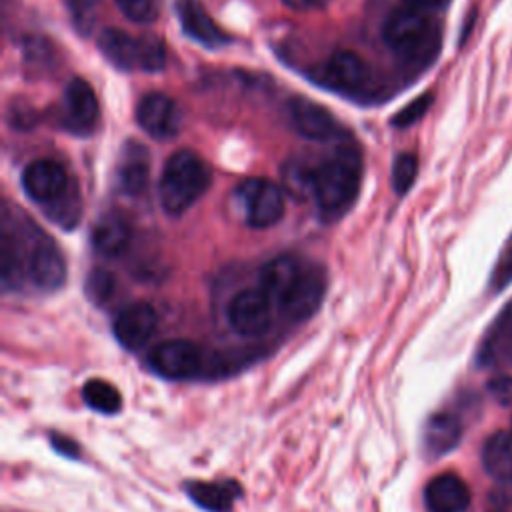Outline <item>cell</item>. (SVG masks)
<instances>
[{"instance_id":"obj_1","label":"cell","mask_w":512,"mask_h":512,"mask_svg":"<svg viewBox=\"0 0 512 512\" xmlns=\"http://www.w3.org/2000/svg\"><path fill=\"white\" fill-rule=\"evenodd\" d=\"M312 200L324 220L342 218L354 204L362 182V154L352 144H338L312 164Z\"/></svg>"},{"instance_id":"obj_2","label":"cell","mask_w":512,"mask_h":512,"mask_svg":"<svg viewBox=\"0 0 512 512\" xmlns=\"http://www.w3.org/2000/svg\"><path fill=\"white\" fill-rule=\"evenodd\" d=\"M386 46L404 62L430 64L440 50V24L422 8H398L388 14L382 26Z\"/></svg>"},{"instance_id":"obj_3","label":"cell","mask_w":512,"mask_h":512,"mask_svg":"<svg viewBox=\"0 0 512 512\" xmlns=\"http://www.w3.org/2000/svg\"><path fill=\"white\" fill-rule=\"evenodd\" d=\"M210 186L208 164L192 150H180L164 164L158 194L160 204L170 216L186 212Z\"/></svg>"},{"instance_id":"obj_4","label":"cell","mask_w":512,"mask_h":512,"mask_svg":"<svg viewBox=\"0 0 512 512\" xmlns=\"http://www.w3.org/2000/svg\"><path fill=\"white\" fill-rule=\"evenodd\" d=\"M98 48L116 68L132 72H160L166 66V46L158 36H130L124 30L106 28L98 36Z\"/></svg>"},{"instance_id":"obj_5","label":"cell","mask_w":512,"mask_h":512,"mask_svg":"<svg viewBox=\"0 0 512 512\" xmlns=\"http://www.w3.org/2000/svg\"><path fill=\"white\" fill-rule=\"evenodd\" d=\"M236 200L252 228H268L284 214V192L266 178H248L236 188Z\"/></svg>"},{"instance_id":"obj_6","label":"cell","mask_w":512,"mask_h":512,"mask_svg":"<svg viewBox=\"0 0 512 512\" xmlns=\"http://www.w3.org/2000/svg\"><path fill=\"white\" fill-rule=\"evenodd\" d=\"M326 294V272L318 264H306L278 300L280 312L294 322L308 320L322 304Z\"/></svg>"},{"instance_id":"obj_7","label":"cell","mask_w":512,"mask_h":512,"mask_svg":"<svg viewBox=\"0 0 512 512\" xmlns=\"http://www.w3.org/2000/svg\"><path fill=\"white\" fill-rule=\"evenodd\" d=\"M74 180L68 176L66 168L50 158H38L30 162L22 172V188L30 200H34L42 210L60 202Z\"/></svg>"},{"instance_id":"obj_8","label":"cell","mask_w":512,"mask_h":512,"mask_svg":"<svg viewBox=\"0 0 512 512\" xmlns=\"http://www.w3.org/2000/svg\"><path fill=\"white\" fill-rule=\"evenodd\" d=\"M148 366L168 380H190L202 372L204 350L190 340H166L148 354Z\"/></svg>"},{"instance_id":"obj_9","label":"cell","mask_w":512,"mask_h":512,"mask_svg":"<svg viewBox=\"0 0 512 512\" xmlns=\"http://www.w3.org/2000/svg\"><path fill=\"white\" fill-rule=\"evenodd\" d=\"M232 330L246 338H256L270 328L272 300L262 288L240 290L226 310Z\"/></svg>"},{"instance_id":"obj_10","label":"cell","mask_w":512,"mask_h":512,"mask_svg":"<svg viewBox=\"0 0 512 512\" xmlns=\"http://www.w3.org/2000/svg\"><path fill=\"white\" fill-rule=\"evenodd\" d=\"M98 120V100L92 86L82 78H72L62 96V124L66 130L88 136Z\"/></svg>"},{"instance_id":"obj_11","label":"cell","mask_w":512,"mask_h":512,"mask_svg":"<svg viewBox=\"0 0 512 512\" xmlns=\"http://www.w3.org/2000/svg\"><path fill=\"white\" fill-rule=\"evenodd\" d=\"M370 70L366 62L352 50H338L326 62H322L314 74V80L340 92H352L366 84Z\"/></svg>"},{"instance_id":"obj_12","label":"cell","mask_w":512,"mask_h":512,"mask_svg":"<svg viewBox=\"0 0 512 512\" xmlns=\"http://www.w3.org/2000/svg\"><path fill=\"white\" fill-rule=\"evenodd\" d=\"M136 120L140 128L156 140H168L180 130L178 106L162 92H150L140 98L136 106Z\"/></svg>"},{"instance_id":"obj_13","label":"cell","mask_w":512,"mask_h":512,"mask_svg":"<svg viewBox=\"0 0 512 512\" xmlns=\"http://www.w3.org/2000/svg\"><path fill=\"white\" fill-rule=\"evenodd\" d=\"M26 278L32 286H36L42 292L58 290L64 284V278H66L64 258L58 246L54 244V240L44 232L40 234L34 246V252L30 256Z\"/></svg>"},{"instance_id":"obj_14","label":"cell","mask_w":512,"mask_h":512,"mask_svg":"<svg viewBox=\"0 0 512 512\" xmlns=\"http://www.w3.org/2000/svg\"><path fill=\"white\" fill-rule=\"evenodd\" d=\"M158 314L148 302H134L114 318V336L126 350H140L154 336Z\"/></svg>"},{"instance_id":"obj_15","label":"cell","mask_w":512,"mask_h":512,"mask_svg":"<svg viewBox=\"0 0 512 512\" xmlns=\"http://www.w3.org/2000/svg\"><path fill=\"white\" fill-rule=\"evenodd\" d=\"M288 116L298 134L310 140H328L338 134L336 118L314 100L296 96L288 102Z\"/></svg>"},{"instance_id":"obj_16","label":"cell","mask_w":512,"mask_h":512,"mask_svg":"<svg viewBox=\"0 0 512 512\" xmlns=\"http://www.w3.org/2000/svg\"><path fill=\"white\" fill-rule=\"evenodd\" d=\"M150 174L148 150L134 140H128L116 162V184L122 194L138 196L146 190Z\"/></svg>"},{"instance_id":"obj_17","label":"cell","mask_w":512,"mask_h":512,"mask_svg":"<svg viewBox=\"0 0 512 512\" xmlns=\"http://www.w3.org/2000/svg\"><path fill=\"white\" fill-rule=\"evenodd\" d=\"M470 498L468 484L452 472L434 476L424 490V502L430 512H466Z\"/></svg>"},{"instance_id":"obj_18","label":"cell","mask_w":512,"mask_h":512,"mask_svg":"<svg viewBox=\"0 0 512 512\" xmlns=\"http://www.w3.org/2000/svg\"><path fill=\"white\" fill-rule=\"evenodd\" d=\"M132 240L128 220L118 212H104L92 228V246L104 258H118Z\"/></svg>"},{"instance_id":"obj_19","label":"cell","mask_w":512,"mask_h":512,"mask_svg":"<svg viewBox=\"0 0 512 512\" xmlns=\"http://www.w3.org/2000/svg\"><path fill=\"white\" fill-rule=\"evenodd\" d=\"M176 12L184 32L196 42L216 48L226 44V34L214 24V20L204 12L198 0H176Z\"/></svg>"},{"instance_id":"obj_20","label":"cell","mask_w":512,"mask_h":512,"mask_svg":"<svg viewBox=\"0 0 512 512\" xmlns=\"http://www.w3.org/2000/svg\"><path fill=\"white\" fill-rule=\"evenodd\" d=\"M462 438V426L456 416L440 412L428 418L424 426V450L428 456L438 458L452 452Z\"/></svg>"},{"instance_id":"obj_21","label":"cell","mask_w":512,"mask_h":512,"mask_svg":"<svg viewBox=\"0 0 512 512\" xmlns=\"http://www.w3.org/2000/svg\"><path fill=\"white\" fill-rule=\"evenodd\" d=\"M304 260L292 256V254H282L272 258L262 270H260V286L268 298L272 300V304L284 296V292L290 288V284L294 282V278L298 276V272L302 270Z\"/></svg>"},{"instance_id":"obj_22","label":"cell","mask_w":512,"mask_h":512,"mask_svg":"<svg viewBox=\"0 0 512 512\" xmlns=\"http://www.w3.org/2000/svg\"><path fill=\"white\" fill-rule=\"evenodd\" d=\"M482 464L494 482L512 480V432H494L484 442Z\"/></svg>"},{"instance_id":"obj_23","label":"cell","mask_w":512,"mask_h":512,"mask_svg":"<svg viewBox=\"0 0 512 512\" xmlns=\"http://www.w3.org/2000/svg\"><path fill=\"white\" fill-rule=\"evenodd\" d=\"M190 498L204 510L228 512L232 502L238 498L240 488L236 482H192L188 486Z\"/></svg>"},{"instance_id":"obj_24","label":"cell","mask_w":512,"mask_h":512,"mask_svg":"<svg viewBox=\"0 0 512 512\" xmlns=\"http://www.w3.org/2000/svg\"><path fill=\"white\" fill-rule=\"evenodd\" d=\"M482 358L486 362H508L512 364V302L502 310L492 330L488 332L486 344L482 348Z\"/></svg>"},{"instance_id":"obj_25","label":"cell","mask_w":512,"mask_h":512,"mask_svg":"<svg viewBox=\"0 0 512 512\" xmlns=\"http://www.w3.org/2000/svg\"><path fill=\"white\" fill-rule=\"evenodd\" d=\"M82 398L92 410L100 414L112 416L122 408V396L118 388L100 378H92L82 386Z\"/></svg>"},{"instance_id":"obj_26","label":"cell","mask_w":512,"mask_h":512,"mask_svg":"<svg viewBox=\"0 0 512 512\" xmlns=\"http://www.w3.org/2000/svg\"><path fill=\"white\" fill-rule=\"evenodd\" d=\"M312 174H314V166L308 160L304 158L290 160L282 170L286 192L296 200L312 198Z\"/></svg>"},{"instance_id":"obj_27","label":"cell","mask_w":512,"mask_h":512,"mask_svg":"<svg viewBox=\"0 0 512 512\" xmlns=\"http://www.w3.org/2000/svg\"><path fill=\"white\" fill-rule=\"evenodd\" d=\"M418 174V158L410 152H404L396 156L392 166V186L398 194H404L410 190Z\"/></svg>"},{"instance_id":"obj_28","label":"cell","mask_w":512,"mask_h":512,"mask_svg":"<svg viewBox=\"0 0 512 512\" xmlns=\"http://www.w3.org/2000/svg\"><path fill=\"white\" fill-rule=\"evenodd\" d=\"M124 18L136 24H148L158 18L160 4L158 0H114Z\"/></svg>"},{"instance_id":"obj_29","label":"cell","mask_w":512,"mask_h":512,"mask_svg":"<svg viewBox=\"0 0 512 512\" xmlns=\"http://www.w3.org/2000/svg\"><path fill=\"white\" fill-rule=\"evenodd\" d=\"M86 294L92 302L96 304H104L112 294H114V288H116V280L114 276L104 270V268H94L88 276H86Z\"/></svg>"},{"instance_id":"obj_30","label":"cell","mask_w":512,"mask_h":512,"mask_svg":"<svg viewBox=\"0 0 512 512\" xmlns=\"http://www.w3.org/2000/svg\"><path fill=\"white\" fill-rule=\"evenodd\" d=\"M432 100H434V96H432L430 92L418 96L416 100H412L410 104H406L400 112H396V114L392 116V124H394V126H400V128H406V126L418 122V120L428 112Z\"/></svg>"},{"instance_id":"obj_31","label":"cell","mask_w":512,"mask_h":512,"mask_svg":"<svg viewBox=\"0 0 512 512\" xmlns=\"http://www.w3.org/2000/svg\"><path fill=\"white\" fill-rule=\"evenodd\" d=\"M70 14L74 18V24L78 26L80 32L88 34L92 22H94V14H96V6L100 4V0H66Z\"/></svg>"},{"instance_id":"obj_32","label":"cell","mask_w":512,"mask_h":512,"mask_svg":"<svg viewBox=\"0 0 512 512\" xmlns=\"http://www.w3.org/2000/svg\"><path fill=\"white\" fill-rule=\"evenodd\" d=\"M488 392H490V396H492L498 404L510 406V404H512V376L500 374V376L490 378V380H488Z\"/></svg>"},{"instance_id":"obj_33","label":"cell","mask_w":512,"mask_h":512,"mask_svg":"<svg viewBox=\"0 0 512 512\" xmlns=\"http://www.w3.org/2000/svg\"><path fill=\"white\" fill-rule=\"evenodd\" d=\"M492 282H494V288L500 290L504 286H508L512 282V250H508L500 262L496 264V270H494V276H492Z\"/></svg>"},{"instance_id":"obj_34","label":"cell","mask_w":512,"mask_h":512,"mask_svg":"<svg viewBox=\"0 0 512 512\" xmlns=\"http://www.w3.org/2000/svg\"><path fill=\"white\" fill-rule=\"evenodd\" d=\"M492 500H494L498 506L510 504V502H512V480L496 482V484H494V490H492Z\"/></svg>"},{"instance_id":"obj_35","label":"cell","mask_w":512,"mask_h":512,"mask_svg":"<svg viewBox=\"0 0 512 512\" xmlns=\"http://www.w3.org/2000/svg\"><path fill=\"white\" fill-rule=\"evenodd\" d=\"M292 10H316L332 4L334 0H282Z\"/></svg>"},{"instance_id":"obj_36","label":"cell","mask_w":512,"mask_h":512,"mask_svg":"<svg viewBox=\"0 0 512 512\" xmlns=\"http://www.w3.org/2000/svg\"><path fill=\"white\" fill-rule=\"evenodd\" d=\"M412 8H422V10H432L444 6L448 0H404Z\"/></svg>"},{"instance_id":"obj_37","label":"cell","mask_w":512,"mask_h":512,"mask_svg":"<svg viewBox=\"0 0 512 512\" xmlns=\"http://www.w3.org/2000/svg\"><path fill=\"white\" fill-rule=\"evenodd\" d=\"M52 444H54V448L58 450V452H62V454H66V456H76L78 454V446H74V444H68V440L64 438V440H60V438H52Z\"/></svg>"}]
</instances>
